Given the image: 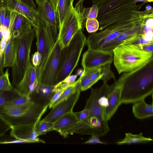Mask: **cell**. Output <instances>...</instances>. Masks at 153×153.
I'll return each mask as SVG.
<instances>
[{"label":"cell","instance_id":"cell-1","mask_svg":"<svg viewBox=\"0 0 153 153\" xmlns=\"http://www.w3.org/2000/svg\"><path fill=\"white\" fill-rule=\"evenodd\" d=\"M98 9L97 19L99 29L117 23L129 22L153 16L152 7L148 5L144 11L140 9L147 2L137 4L134 0H92Z\"/></svg>","mask_w":153,"mask_h":153},{"label":"cell","instance_id":"cell-2","mask_svg":"<svg viewBox=\"0 0 153 153\" xmlns=\"http://www.w3.org/2000/svg\"><path fill=\"white\" fill-rule=\"evenodd\" d=\"M116 82L120 85V102L134 103L153 93V58L132 72L123 73Z\"/></svg>","mask_w":153,"mask_h":153},{"label":"cell","instance_id":"cell-3","mask_svg":"<svg viewBox=\"0 0 153 153\" xmlns=\"http://www.w3.org/2000/svg\"><path fill=\"white\" fill-rule=\"evenodd\" d=\"M108 86L107 83H103L99 88L91 89L90 96L85 107L90 110L89 117L85 123L87 134L100 137L105 135L109 131L105 108L101 106L98 102L99 98Z\"/></svg>","mask_w":153,"mask_h":153},{"label":"cell","instance_id":"cell-4","mask_svg":"<svg viewBox=\"0 0 153 153\" xmlns=\"http://www.w3.org/2000/svg\"><path fill=\"white\" fill-rule=\"evenodd\" d=\"M48 107L39 105L33 101L21 106L5 104L0 106V116L11 128L25 125H35L40 120Z\"/></svg>","mask_w":153,"mask_h":153},{"label":"cell","instance_id":"cell-5","mask_svg":"<svg viewBox=\"0 0 153 153\" xmlns=\"http://www.w3.org/2000/svg\"><path fill=\"white\" fill-rule=\"evenodd\" d=\"M35 36V31L32 27L14 39L16 57L11 67V74L12 83L15 86L21 81L27 67L31 63V49Z\"/></svg>","mask_w":153,"mask_h":153},{"label":"cell","instance_id":"cell-6","mask_svg":"<svg viewBox=\"0 0 153 153\" xmlns=\"http://www.w3.org/2000/svg\"><path fill=\"white\" fill-rule=\"evenodd\" d=\"M113 51L114 64L119 74L133 71L153 58V53L141 51L132 45L122 44Z\"/></svg>","mask_w":153,"mask_h":153},{"label":"cell","instance_id":"cell-7","mask_svg":"<svg viewBox=\"0 0 153 153\" xmlns=\"http://www.w3.org/2000/svg\"><path fill=\"white\" fill-rule=\"evenodd\" d=\"M86 38L82 30L73 36L69 44L62 49L57 84L71 75L77 65L86 44Z\"/></svg>","mask_w":153,"mask_h":153},{"label":"cell","instance_id":"cell-8","mask_svg":"<svg viewBox=\"0 0 153 153\" xmlns=\"http://www.w3.org/2000/svg\"><path fill=\"white\" fill-rule=\"evenodd\" d=\"M84 0H79L71 10L59 30L58 35L62 49L66 46L75 34L85 26L86 19L84 15Z\"/></svg>","mask_w":153,"mask_h":153},{"label":"cell","instance_id":"cell-9","mask_svg":"<svg viewBox=\"0 0 153 153\" xmlns=\"http://www.w3.org/2000/svg\"><path fill=\"white\" fill-rule=\"evenodd\" d=\"M145 18L114 24L100 32L92 33L86 39L85 45L88 49H100L105 45L115 39L123 33L134 27Z\"/></svg>","mask_w":153,"mask_h":153},{"label":"cell","instance_id":"cell-10","mask_svg":"<svg viewBox=\"0 0 153 153\" xmlns=\"http://www.w3.org/2000/svg\"><path fill=\"white\" fill-rule=\"evenodd\" d=\"M62 49L58 38L45 65L37 76L39 84L51 86L57 84Z\"/></svg>","mask_w":153,"mask_h":153},{"label":"cell","instance_id":"cell-11","mask_svg":"<svg viewBox=\"0 0 153 153\" xmlns=\"http://www.w3.org/2000/svg\"><path fill=\"white\" fill-rule=\"evenodd\" d=\"M33 29L35 33L37 51L42 57L40 64L36 69L38 76L45 65L57 40L50 28L43 21L37 27Z\"/></svg>","mask_w":153,"mask_h":153},{"label":"cell","instance_id":"cell-12","mask_svg":"<svg viewBox=\"0 0 153 153\" xmlns=\"http://www.w3.org/2000/svg\"><path fill=\"white\" fill-rule=\"evenodd\" d=\"M113 59V51L88 48L83 54L82 60L83 73H86L106 63L112 62Z\"/></svg>","mask_w":153,"mask_h":153},{"label":"cell","instance_id":"cell-13","mask_svg":"<svg viewBox=\"0 0 153 153\" xmlns=\"http://www.w3.org/2000/svg\"><path fill=\"white\" fill-rule=\"evenodd\" d=\"M2 5L10 10L14 11L27 18L34 29L42 21L37 9L33 8L18 0H3Z\"/></svg>","mask_w":153,"mask_h":153},{"label":"cell","instance_id":"cell-14","mask_svg":"<svg viewBox=\"0 0 153 153\" xmlns=\"http://www.w3.org/2000/svg\"><path fill=\"white\" fill-rule=\"evenodd\" d=\"M151 16L144 19L134 27L121 34L114 40L103 46L101 50L113 51L116 47L126 42L137 36L144 33L150 30L149 26Z\"/></svg>","mask_w":153,"mask_h":153},{"label":"cell","instance_id":"cell-15","mask_svg":"<svg viewBox=\"0 0 153 153\" xmlns=\"http://www.w3.org/2000/svg\"><path fill=\"white\" fill-rule=\"evenodd\" d=\"M81 91H77L52 108L50 113L42 120L54 123L64 115L73 112V108L79 97Z\"/></svg>","mask_w":153,"mask_h":153},{"label":"cell","instance_id":"cell-16","mask_svg":"<svg viewBox=\"0 0 153 153\" xmlns=\"http://www.w3.org/2000/svg\"><path fill=\"white\" fill-rule=\"evenodd\" d=\"M38 83L36 69L30 63L15 88L20 96L30 97Z\"/></svg>","mask_w":153,"mask_h":153},{"label":"cell","instance_id":"cell-17","mask_svg":"<svg viewBox=\"0 0 153 153\" xmlns=\"http://www.w3.org/2000/svg\"><path fill=\"white\" fill-rule=\"evenodd\" d=\"M37 9L42 20L50 28L57 40L59 26L54 12L48 1H45L41 5H38Z\"/></svg>","mask_w":153,"mask_h":153},{"label":"cell","instance_id":"cell-18","mask_svg":"<svg viewBox=\"0 0 153 153\" xmlns=\"http://www.w3.org/2000/svg\"><path fill=\"white\" fill-rule=\"evenodd\" d=\"M106 95L108 105L105 108V113L108 120L111 119L121 104L120 88L116 81L111 85H108Z\"/></svg>","mask_w":153,"mask_h":153},{"label":"cell","instance_id":"cell-19","mask_svg":"<svg viewBox=\"0 0 153 153\" xmlns=\"http://www.w3.org/2000/svg\"><path fill=\"white\" fill-rule=\"evenodd\" d=\"M11 15L8 29L10 36L15 38L26 30L32 27L30 21L22 15L13 10H10Z\"/></svg>","mask_w":153,"mask_h":153},{"label":"cell","instance_id":"cell-20","mask_svg":"<svg viewBox=\"0 0 153 153\" xmlns=\"http://www.w3.org/2000/svg\"><path fill=\"white\" fill-rule=\"evenodd\" d=\"M35 125H25L12 127L10 135L16 139L25 140L27 143H45L38 137Z\"/></svg>","mask_w":153,"mask_h":153},{"label":"cell","instance_id":"cell-21","mask_svg":"<svg viewBox=\"0 0 153 153\" xmlns=\"http://www.w3.org/2000/svg\"><path fill=\"white\" fill-rule=\"evenodd\" d=\"M56 92L54 86H47L38 83L30 97L35 103L42 106H48Z\"/></svg>","mask_w":153,"mask_h":153},{"label":"cell","instance_id":"cell-22","mask_svg":"<svg viewBox=\"0 0 153 153\" xmlns=\"http://www.w3.org/2000/svg\"><path fill=\"white\" fill-rule=\"evenodd\" d=\"M55 13L59 30L64 21L74 7V0H48Z\"/></svg>","mask_w":153,"mask_h":153},{"label":"cell","instance_id":"cell-23","mask_svg":"<svg viewBox=\"0 0 153 153\" xmlns=\"http://www.w3.org/2000/svg\"><path fill=\"white\" fill-rule=\"evenodd\" d=\"M79 122L74 112L67 113L54 123V131L58 132L64 137H66L68 131Z\"/></svg>","mask_w":153,"mask_h":153},{"label":"cell","instance_id":"cell-24","mask_svg":"<svg viewBox=\"0 0 153 153\" xmlns=\"http://www.w3.org/2000/svg\"><path fill=\"white\" fill-rule=\"evenodd\" d=\"M132 112L136 118L142 120L153 116V105L147 103L145 100L137 101L132 105Z\"/></svg>","mask_w":153,"mask_h":153},{"label":"cell","instance_id":"cell-25","mask_svg":"<svg viewBox=\"0 0 153 153\" xmlns=\"http://www.w3.org/2000/svg\"><path fill=\"white\" fill-rule=\"evenodd\" d=\"M14 38L10 36L3 52L4 67H11L16 57Z\"/></svg>","mask_w":153,"mask_h":153},{"label":"cell","instance_id":"cell-26","mask_svg":"<svg viewBox=\"0 0 153 153\" xmlns=\"http://www.w3.org/2000/svg\"><path fill=\"white\" fill-rule=\"evenodd\" d=\"M152 141L153 139L151 138L143 136L142 133L134 134L129 132L126 133L125 138L121 140L116 142V143L118 145H121L146 143Z\"/></svg>","mask_w":153,"mask_h":153},{"label":"cell","instance_id":"cell-27","mask_svg":"<svg viewBox=\"0 0 153 153\" xmlns=\"http://www.w3.org/2000/svg\"><path fill=\"white\" fill-rule=\"evenodd\" d=\"M80 79L79 78L73 84L64 90L59 99L52 105L49 106V108H52L58 104L68 97L76 91H81L79 86Z\"/></svg>","mask_w":153,"mask_h":153},{"label":"cell","instance_id":"cell-28","mask_svg":"<svg viewBox=\"0 0 153 153\" xmlns=\"http://www.w3.org/2000/svg\"><path fill=\"white\" fill-rule=\"evenodd\" d=\"M53 125V123L39 120L35 125V130L37 136L54 131Z\"/></svg>","mask_w":153,"mask_h":153},{"label":"cell","instance_id":"cell-29","mask_svg":"<svg viewBox=\"0 0 153 153\" xmlns=\"http://www.w3.org/2000/svg\"><path fill=\"white\" fill-rule=\"evenodd\" d=\"M20 96L15 88L10 91H0V106L4 105Z\"/></svg>","mask_w":153,"mask_h":153},{"label":"cell","instance_id":"cell-30","mask_svg":"<svg viewBox=\"0 0 153 153\" xmlns=\"http://www.w3.org/2000/svg\"><path fill=\"white\" fill-rule=\"evenodd\" d=\"M78 76L77 74L76 75H70L58 83L54 86L56 92L60 90H64L73 84L75 81Z\"/></svg>","mask_w":153,"mask_h":153},{"label":"cell","instance_id":"cell-31","mask_svg":"<svg viewBox=\"0 0 153 153\" xmlns=\"http://www.w3.org/2000/svg\"><path fill=\"white\" fill-rule=\"evenodd\" d=\"M112 62H109L101 66L103 71V75L100 80L103 83H106L109 80L113 79L116 81L115 75L111 70V65Z\"/></svg>","mask_w":153,"mask_h":153},{"label":"cell","instance_id":"cell-32","mask_svg":"<svg viewBox=\"0 0 153 153\" xmlns=\"http://www.w3.org/2000/svg\"><path fill=\"white\" fill-rule=\"evenodd\" d=\"M9 75L8 69H7L0 76V91H10L14 88L10 82Z\"/></svg>","mask_w":153,"mask_h":153},{"label":"cell","instance_id":"cell-33","mask_svg":"<svg viewBox=\"0 0 153 153\" xmlns=\"http://www.w3.org/2000/svg\"><path fill=\"white\" fill-rule=\"evenodd\" d=\"M83 74H88L91 82L93 85L98 81L100 80L103 75V71L100 67Z\"/></svg>","mask_w":153,"mask_h":153},{"label":"cell","instance_id":"cell-34","mask_svg":"<svg viewBox=\"0 0 153 153\" xmlns=\"http://www.w3.org/2000/svg\"><path fill=\"white\" fill-rule=\"evenodd\" d=\"M79 78V86L81 91L87 90L93 85L87 74L82 73Z\"/></svg>","mask_w":153,"mask_h":153},{"label":"cell","instance_id":"cell-35","mask_svg":"<svg viewBox=\"0 0 153 153\" xmlns=\"http://www.w3.org/2000/svg\"><path fill=\"white\" fill-rule=\"evenodd\" d=\"M85 26L89 33L96 32L99 27V24L97 19H87L85 22Z\"/></svg>","mask_w":153,"mask_h":153},{"label":"cell","instance_id":"cell-36","mask_svg":"<svg viewBox=\"0 0 153 153\" xmlns=\"http://www.w3.org/2000/svg\"><path fill=\"white\" fill-rule=\"evenodd\" d=\"M98 11L97 6L95 4H93L91 7H85L84 12V15L86 19H97Z\"/></svg>","mask_w":153,"mask_h":153},{"label":"cell","instance_id":"cell-37","mask_svg":"<svg viewBox=\"0 0 153 153\" xmlns=\"http://www.w3.org/2000/svg\"><path fill=\"white\" fill-rule=\"evenodd\" d=\"M74 113L79 122L84 123L89 117L90 110L88 108L85 107L82 111Z\"/></svg>","mask_w":153,"mask_h":153},{"label":"cell","instance_id":"cell-38","mask_svg":"<svg viewBox=\"0 0 153 153\" xmlns=\"http://www.w3.org/2000/svg\"><path fill=\"white\" fill-rule=\"evenodd\" d=\"M134 45L141 51L149 53L153 52V42Z\"/></svg>","mask_w":153,"mask_h":153},{"label":"cell","instance_id":"cell-39","mask_svg":"<svg viewBox=\"0 0 153 153\" xmlns=\"http://www.w3.org/2000/svg\"><path fill=\"white\" fill-rule=\"evenodd\" d=\"M11 127L0 116V137L4 135Z\"/></svg>","mask_w":153,"mask_h":153},{"label":"cell","instance_id":"cell-40","mask_svg":"<svg viewBox=\"0 0 153 153\" xmlns=\"http://www.w3.org/2000/svg\"><path fill=\"white\" fill-rule=\"evenodd\" d=\"M41 54L38 51L35 52L32 56V65L36 69L39 67L42 60Z\"/></svg>","mask_w":153,"mask_h":153},{"label":"cell","instance_id":"cell-41","mask_svg":"<svg viewBox=\"0 0 153 153\" xmlns=\"http://www.w3.org/2000/svg\"><path fill=\"white\" fill-rule=\"evenodd\" d=\"M0 32L2 35V38L7 42L11 34L10 31L8 28L4 25H0Z\"/></svg>","mask_w":153,"mask_h":153},{"label":"cell","instance_id":"cell-42","mask_svg":"<svg viewBox=\"0 0 153 153\" xmlns=\"http://www.w3.org/2000/svg\"><path fill=\"white\" fill-rule=\"evenodd\" d=\"M91 137L88 141L85 142L88 144H107V143L101 141L99 139V137L94 135H91Z\"/></svg>","mask_w":153,"mask_h":153},{"label":"cell","instance_id":"cell-43","mask_svg":"<svg viewBox=\"0 0 153 153\" xmlns=\"http://www.w3.org/2000/svg\"><path fill=\"white\" fill-rule=\"evenodd\" d=\"M5 8L6 9V11L4 25L8 28L10 23L11 11Z\"/></svg>","mask_w":153,"mask_h":153},{"label":"cell","instance_id":"cell-44","mask_svg":"<svg viewBox=\"0 0 153 153\" xmlns=\"http://www.w3.org/2000/svg\"><path fill=\"white\" fill-rule=\"evenodd\" d=\"M5 11L6 9L1 3L0 5V21L2 25H4Z\"/></svg>","mask_w":153,"mask_h":153},{"label":"cell","instance_id":"cell-45","mask_svg":"<svg viewBox=\"0 0 153 153\" xmlns=\"http://www.w3.org/2000/svg\"><path fill=\"white\" fill-rule=\"evenodd\" d=\"M64 90H61L56 92L53 96L48 106L51 105L59 98Z\"/></svg>","mask_w":153,"mask_h":153},{"label":"cell","instance_id":"cell-46","mask_svg":"<svg viewBox=\"0 0 153 153\" xmlns=\"http://www.w3.org/2000/svg\"><path fill=\"white\" fill-rule=\"evenodd\" d=\"M3 52L0 51V76L4 74Z\"/></svg>","mask_w":153,"mask_h":153},{"label":"cell","instance_id":"cell-47","mask_svg":"<svg viewBox=\"0 0 153 153\" xmlns=\"http://www.w3.org/2000/svg\"><path fill=\"white\" fill-rule=\"evenodd\" d=\"M36 9H37L33 0H18Z\"/></svg>","mask_w":153,"mask_h":153},{"label":"cell","instance_id":"cell-48","mask_svg":"<svg viewBox=\"0 0 153 153\" xmlns=\"http://www.w3.org/2000/svg\"><path fill=\"white\" fill-rule=\"evenodd\" d=\"M27 142L25 140L16 139V140L11 141H0L1 144L6 143H27Z\"/></svg>","mask_w":153,"mask_h":153},{"label":"cell","instance_id":"cell-49","mask_svg":"<svg viewBox=\"0 0 153 153\" xmlns=\"http://www.w3.org/2000/svg\"><path fill=\"white\" fill-rule=\"evenodd\" d=\"M7 42L6 40L3 38L0 41V51L3 52Z\"/></svg>","mask_w":153,"mask_h":153},{"label":"cell","instance_id":"cell-50","mask_svg":"<svg viewBox=\"0 0 153 153\" xmlns=\"http://www.w3.org/2000/svg\"><path fill=\"white\" fill-rule=\"evenodd\" d=\"M36 4L37 5H40L42 4L45 0H35Z\"/></svg>","mask_w":153,"mask_h":153},{"label":"cell","instance_id":"cell-51","mask_svg":"<svg viewBox=\"0 0 153 153\" xmlns=\"http://www.w3.org/2000/svg\"><path fill=\"white\" fill-rule=\"evenodd\" d=\"M136 2H152L153 0H134Z\"/></svg>","mask_w":153,"mask_h":153},{"label":"cell","instance_id":"cell-52","mask_svg":"<svg viewBox=\"0 0 153 153\" xmlns=\"http://www.w3.org/2000/svg\"><path fill=\"white\" fill-rule=\"evenodd\" d=\"M3 0H0V5L1 4Z\"/></svg>","mask_w":153,"mask_h":153},{"label":"cell","instance_id":"cell-53","mask_svg":"<svg viewBox=\"0 0 153 153\" xmlns=\"http://www.w3.org/2000/svg\"><path fill=\"white\" fill-rule=\"evenodd\" d=\"M48 0H45V1H48Z\"/></svg>","mask_w":153,"mask_h":153}]
</instances>
